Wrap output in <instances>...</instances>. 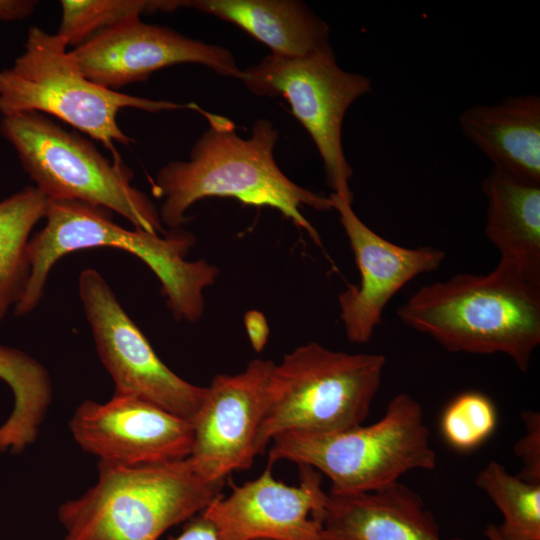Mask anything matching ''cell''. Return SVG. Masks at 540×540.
I'll list each match as a JSON object with an SVG mask.
<instances>
[{"mask_svg": "<svg viewBox=\"0 0 540 540\" xmlns=\"http://www.w3.org/2000/svg\"><path fill=\"white\" fill-rule=\"evenodd\" d=\"M198 111L209 126L193 144L189 159L165 164L152 181L154 195L163 198L158 209L162 224L181 228L189 221L185 213L195 202L229 197L278 210L320 245V236L301 207L330 211L331 200L296 184L279 168L274 158L279 133L273 123L259 118L250 137L243 138L228 118Z\"/></svg>", "mask_w": 540, "mask_h": 540, "instance_id": "obj_1", "label": "cell"}, {"mask_svg": "<svg viewBox=\"0 0 540 540\" xmlns=\"http://www.w3.org/2000/svg\"><path fill=\"white\" fill-rule=\"evenodd\" d=\"M397 315L448 351L504 354L525 372L540 344V282L499 260L489 273L422 286Z\"/></svg>", "mask_w": 540, "mask_h": 540, "instance_id": "obj_2", "label": "cell"}, {"mask_svg": "<svg viewBox=\"0 0 540 540\" xmlns=\"http://www.w3.org/2000/svg\"><path fill=\"white\" fill-rule=\"evenodd\" d=\"M45 220L44 228L28 242L30 275L15 304L16 316L38 306L49 272L60 258L81 249L114 247L135 255L153 271L176 320L194 323L202 317L203 292L214 284L219 270L204 260L185 259L195 241L191 233L182 228L165 234L128 230L114 222L110 210L71 200L50 201Z\"/></svg>", "mask_w": 540, "mask_h": 540, "instance_id": "obj_3", "label": "cell"}, {"mask_svg": "<svg viewBox=\"0 0 540 540\" xmlns=\"http://www.w3.org/2000/svg\"><path fill=\"white\" fill-rule=\"evenodd\" d=\"M96 482L57 511L63 540H158L202 513L222 482H207L189 458L146 465L98 461Z\"/></svg>", "mask_w": 540, "mask_h": 540, "instance_id": "obj_4", "label": "cell"}, {"mask_svg": "<svg viewBox=\"0 0 540 540\" xmlns=\"http://www.w3.org/2000/svg\"><path fill=\"white\" fill-rule=\"evenodd\" d=\"M284 460L326 476L329 493L354 495L386 487L409 471L434 469L436 453L421 404L399 393L373 424L277 435L271 441L268 465Z\"/></svg>", "mask_w": 540, "mask_h": 540, "instance_id": "obj_5", "label": "cell"}, {"mask_svg": "<svg viewBox=\"0 0 540 540\" xmlns=\"http://www.w3.org/2000/svg\"><path fill=\"white\" fill-rule=\"evenodd\" d=\"M65 39L40 27L28 30L23 51L12 65L0 70V114L38 112L54 116L101 142L121 160L115 144L133 139L117 122L125 108L161 112L194 108L168 100H154L108 89L89 80L73 59Z\"/></svg>", "mask_w": 540, "mask_h": 540, "instance_id": "obj_6", "label": "cell"}, {"mask_svg": "<svg viewBox=\"0 0 540 540\" xmlns=\"http://www.w3.org/2000/svg\"><path fill=\"white\" fill-rule=\"evenodd\" d=\"M0 134L22 168L50 201L71 200L104 207L136 229L165 234L152 200L132 185L133 171L108 159L89 139L38 112L2 116Z\"/></svg>", "mask_w": 540, "mask_h": 540, "instance_id": "obj_7", "label": "cell"}, {"mask_svg": "<svg viewBox=\"0 0 540 540\" xmlns=\"http://www.w3.org/2000/svg\"><path fill=\"white\" fill-rule=\"evenodd\" d=\"M385 365L382 354L335 351L314 341L287 353L270 375L261 453L285 432H333L362 425Z\"/></svg>", "mask_w": 540, "mask_h": 540, "instance_id": "obj_8", "label": "cell"}, {"mask_svg": "<svg viewBox=\"0 0 540 540\" xmlns=\"http://www.w3.org/2000/svg\"><path fill=\"white\" fill-rule=\"evenodd\" d=\"M240 80L255 95L288 100L319 152L332 193L353 203V170L344 153L342 127L354 101L372 91L371 79L341 68L328 45L304 57L268 54L242 69Z\"/></svg>", "mask_w": 540, "mask_h": 540, "instance_id": "obj_9", "label": "cell"}, {"mask_svg": "<svg viewBox=\"0 0 540 540\" xmlns=\"http://www.w3.org/2000/svg\"><path fill=\"white\" fill-rule=\"evenodd\" d=\"M78 285L96 351L114 382V393L142 398L191 422L206 387L184 380L158 357L97 270L84 269Z\"/></svg>", "mask_w": 540, "mask_h": 540, "instance_id": "obj_10", "label": "cell"}, {"mask_svg": "<svg viewBox=\"0 0 540 540\" xmlns=\"http://www.w3.org/2000/svg\"><path fill=\"white\" fill-rule=\"evenodd\" d=\"M274 362L253 359L236 374H218L191 421L189 460L207 482H222L235 471L251 468L261 454L268 384Z\"/></svg>", "mask_w": 540, "mask_h": 540, "instance_id": "obj_11", "label": "cell"}, {"mask_svg": "<svg viewBox=\"0 0 540 540\" xmlns=\"http://www.w3.org/2000/svg\"><path fill=\"white\" fill-rule=\"evenodd\" d=\"M298 485L277 480L267 465L257 478L233 485L202 512L220 540H329L323 525L328 493L322 475L299 466Z\"/></svg>", "mask_w": 540, "mask_h": 540, "instance_id": "obj_12", "label": "cell"}, {"mask_svg": "<svg viewBox=\"0 0 540 540\" xmlns=\"http://www.w3.org/2000/svg\"><path fill=\"white\" fill-rule=\"evenodd\" d=\"M70 53L89 80L112 90L144 82L155 71L185 63L239 80L242 75L229 49L144 23L141 18L103 31Z\"/></svg>", "mask_w": 540, "mask_h": 540, "instance_id": "obj_13", "label": "cell"}, {"mask_svg": "<svg viewBox=\"0 0 540 540\" xmlns=\"http://www.w3.org/2000/svg\"><path fill=\"white\" fill-rule=\"evenodd\" d=\"M79 447L98 461L146 465L188 458L191 422L132 395L81 402L69 420Z\"/></svg>", "mask_w": 540, "mask_h": 540, "instance_id": "obj_14", "label": "cell"}, {"mask_svg": "<svg viewBox=\"0 0 540 540\" xmlns=\"http://www.w3.org/2000/svg\"><path fill=\"white\" fill-rule=\"evenodd\" d=\"M329 198L360 273L359 283L349 285L338 295L340 320L350 342L365 344L381 324L383 312L395 294L417 276L437 270L445 253L431 246L407 248L394 244L369 228L352 203L335 193Z\"/></svg>", "mask_w": 540, "mask_h": 540, "instance_id": "obj_15", "label": "cell"}, {"mask_svg": "<svg viewBox=\"0 0 540 540\" xmlns=\"http://www.w3.org/2000/svg\"><path fill=\"white\" fill-rule=\"evenodd\" d=\"M328 495L323 525L329 540H445L421 497L400 481L367 493Z\"/></svg>", "mask_w": 540, "mask_h": 540, "instance_id": "obj_16", "label": "cell"}, {"mask_svg": "<svg viewBox=\"0 0 540 540\" xmlns=\"http://www.w3.org/2000/svg\"><path fill=\"white\" fill-rule=\"evenodd\" d=\"M461 133L493 168L532 184H540V97L508 96L500 102L476 104L458 117Z\"/></svg>", "mask_w": 540, "mask_h": 540, "instance_id": "obj_17", "label": "cell"}, {"mask_svg": "<svg viewBox=\"0 0 540 540\" xmlns=\"http://www.w3.org/2000/svg\"><path fill=\"white\" fill-rule=\"evenodd\" d=\"M193 8L230 22L266 45L272 55L304 57L328 45L330 28L298 0H185Z\"/></svg>", "mask_w": 540, "mask_h": 540, "instance_id": "obj_18", "label": "cell"}, {"mask_svg": "<svg viewBox=\"0 0 540 540\" xmlns=\"http://www.w3.org/2000/svg\"><path fill=\"white\" fill-rule=\"evenodd\" d=\"M481 188L487 201L485 235L500 260L540 282V184L492 168Z\"/></svg>", "mask_w": 540, "mask_h": 540, "instance_id": "obj_19", "label": "cell"}, {"mask_svg": "<svg viewBox=\"0 0 540 540\" xmlns=\"http://www.w3.org/2000/svg\"><path fill=\"white\" fill-rule=\"evenodd\" d=\"M0 379L14 395L13 410L0 425V452H21L38 436L52 399L51 379L36 359L2 344Z\"/></svg>", "mask_w": 540, "mask_h": 540, "instance_id": "obj_20", "label": "cell"}, {"mask_svg": "<svg viewBox=\"0 0 540 540\" xmlns=\"http://www.w3.org/2000/svg\"><path fill=\"white\" fill-rule=\"evenodd\" d=\"M50 200L28 186L0 201V323L20 299L30 275L27 247Z\"/></svg>", "mask_w": 540, "mask_h": 540, "instance_id": "obj_21", "label": "cell"}, {"mask_svg": "<svg viewBox=\"0 0 540 540\" xmlns=\"http://www.w3.org/2000/svg\"><path fill=\"white\" fill-rule=\"evenodd\" d=\"M476 485L503 515L497 525L507 540H540V485L510 474L499 462L491 461L475 478Z\"/></svg>", "mask_w": 540, "mask_h": 540, "instance_id": "obj_22", "label": "cell"}, {"mask_svg": "<svg viewBox=\"0 0 540 540\" xmlns=\"http://www.w3.org/2000/svg\"><path fill=\"white\" fill-rule=\"evenodd\" d=\"M57 34L77 47L95 35L142 15L173 12L184 0H62Z\"/></svg>", "mask_w": 540, "mask_h": 540, "instance_id": "obj_23", "label": "cell"}, {"mask_svg": "<svg viewBox=\"0 0 540 540\" xmlns=\"http://www.w3.org/2000/svg\"><path fill=\"white\" fill-rule=\"evenodd\" d=\"M497 411L486 395L477 391L455 397L441 416V432L447 443L468 451L483 443L495 430Z\"/></svg>", "mask_w": 540, "mask_h": 540, "instance_id": "obj_24", "label": "cell"}, {"mask_svg": "<svg viewBox=\"0 0 540 540\" xmlns=\"http://www.w3.org/2000/svg\"><path fill=\"white\" fill-rule=\"evenodd\" d=\"M525 434L514 445V452L523 466L517 476L531 484L540 485V414L527 410L522 413Z\"/></svg>", "mask_w": 540, "mask_h": 540, "instance_id": "obj_25", "label": "cell"}, {"mask_svg": "<svg viewBox=\"0 0 540 540\" xmlns=\"http://www.w3.org/2000/svg\"><path fill=\"white\" fill-rule=\"evenodd\" d=\"M244 322L252 348L257 353L261 352L269 336V327L264 315L257 310L248 311Z\"/></svg>", "mask_w": 540, "mask_h": 540, "instance_id": "obj_26", "label": "cell"}, {"mask_svg": "<svg viewBox=\"0 0 540 540\" xmlns=\"http://www.w3.org/2000/svg\"><path fill=\"white\" fill-rule=\"evenodd\" d=\"M172 540H220L212 524L202 515H196L184 525Z\"/></svg>", "mask_w": 540, "mask_h": 540, "instance_id": "obj_27", "label": "cell"}, {"mask_svg": "<svg viewBox=\"0 0 540 540\" xmlns=\"http://www.w3.org/2000/svg\"><path fill=\"white\" fill-rule=\"evenodd\" d=\"M36 5L33 0H0V23L22 21L33 14Z\"/></svg>", "mask_w": 540, "mask_h": 540, "instance_id": "obj_28", "label": "cell"}, {"mask_svg": "<svg viewBox=\"0 0 540 540\" xmlns=\"http://www.w3.org/2000/svg\"><path fill=\"white\" fill-rule=\"evenodd\" d=\"M484 534L488 540H507L499 531L498 526L494 524H489L485 528Z\"/></svg>", "mask_w": 540, "mask_h": 540, "instance_id": "obj_29", "label": "cell"}]
</instances>
